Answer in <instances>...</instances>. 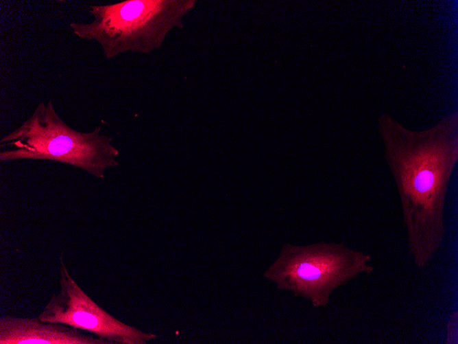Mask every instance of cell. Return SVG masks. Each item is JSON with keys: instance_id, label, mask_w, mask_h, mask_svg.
Returning a JSON list of instances; mask_svg holds the SVG:
<instances>
[{"instance_id": "obj_1", "label": "cell", "mask_w": 458, "mask_h": 344, "mask_svg": "<svg viewBox=\"0 0 458 344\" xmlns=\"http://www.w3.org/2000/svg\"><path fill=\"white\" fill-rule=\"evenodd\" d=\"M378 128L401 203L408 250L414 264L423 268L446 235L444 205L458 159V113L422 131L409 130L384 113Z\"/></svg>"}, {"instance_id": "obj_2", "label": "cell", "mask_w": 458, "mask_h": 344, "mask_svg": "<svg viewBox=\"0 0 458 344\" xmlns=\"http://www.w3.org/2000/svg\"><path fill=\"white\" fill-rule=\"evenodd\" d=\"M112 139L93 131L80 132L59 116L51 102H40L29 117L0 139V161L43 159L79 168L96 178L119 165V150Z\"/></svg>"}, {"instance_id": "obj_3", "label": "cell", "mask_w": 458, "mask_h": 344, "mask_svg": "<svg viewBox=\"0 0 458 344\" xmlns=\"http://www.w3.org/2000/svg\"><path fill=\"white\" fill-rule=\"evenodd\" d=\"M195 0H125L112 4L92 5L89 23L71 22L77 38L93 41L107 59L132 51L147 54L162 45L168 34L183 27V19Z\"/></svg>"}, {"instance_id": "obj_4", "label": "cell", "mask_w": 458, "mask_h": 344, "mask_svg": "<svg viewBox=\"0 0 458 344\" xmlns=\"http://www.w3.org/2000/svg\"><path fill=\"white\" fill-rule=\"evenodd\" d=\"M370 261V255L344 242L285 244L263 276L278 289L289 290L320 308L329 303L336 289L361 274L372 273L374 266Z\"/></svg>"}, {"instance_id": "obj_5", "label": "cell", "mask_w": 458, "mask_h": 344, "mask_svg": "<svg viewBox=\"0 0 458 344\" xmlns=\"http://www.w3.org/2000/svg\"><path fill=\"white\" fill-rule=\"evenodd\" d=\"M60 290L53 294L38 319L60 323L92 334L110 344H145L157 336L114 318L96 303L75 282L60 257Z\"/></svg>"}, {"instance_id": "obj_6", "label": "cell", "mask_w": 458, "mask_h": 344, "mask_svg": "<svg viewBox=\"0 0 458 344\" xmlns=\"http://www.w3.org/2000/svg\"><path fill=\"white\" fill-rule=\"evenodd\" d=\"M0 344H110L96 336L38 317H0Z\"/></svg>"}, {"instance_id": "obj_7", "label": "cell", "mask_w": 458, "mask_h": 344, "mask_svg": "<svg viewBox=\"0 0 458 344\" xmlns=\"http://www.w3.org/2000/svg\"><path fill=\"white\" fill-rule=\"evenodd\" d=\"M456 341H457V311L453 312L449 315L446 323V343H457Z\"/></svg>"}]
</instances>
